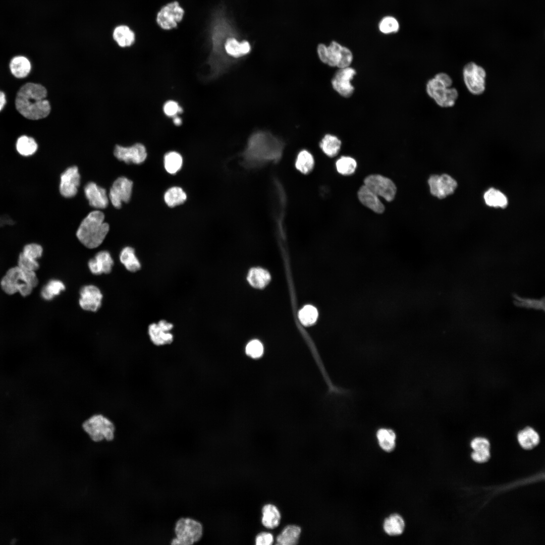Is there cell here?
I'll use <instances>...</instances> for the list:
<instances>
[{
    "label": "cell",
    "instance_id": "6da1fadb",
    "mask_svg": "<svg viewBox=\"0 0 545 545\" xmlns=\"http://www.w3.org/2000/svg\"><path fill=\"white\" fill-rule=\"evenodd\" d=\"M46 89L39 83L28 82L17 92L15 104L17 111L30 120H38L47 117L51 111L49 101L45 99Z\"/></svg>",
    "mask_w": 545,
    "mask_h": 545
},
{
    "label": "cell",
    "instance_id": "7a4b0ae2",
    "mask_svg": "<svg viewBox=\"0 0 545 545\" xmlns=\"http://www.w3.org/2000/svg\"><path fill=\"white\" fill-rule=\"evenodd\" d=\"M283 150V144L271 134L257 131L250 137L244 152L248 161H266L278 159Z\"/></svg>",
    "mask_w": 545,
    "mask_h": 545
},
{
    "label": "cell",
    "instance_id": "3957f363",
    "mask_svg": "<svg viewBox=\"0 0 545 545\" xmlns=\"http://www.w3.org/2000/svg\"><path fill=\"white\" fill-rule=\"evenodd\" d=\"M104 219L102 212L95 210L90 212L81 223L76 236L86 247L90 249L96 248L104 240L110 228Z\"/></svg>",
    "mask_w": 545,
    "mask_h": 545
},
{
    "label": "cell",
    "instance_id": "277c9868",
    "mask_svg": "<svg viewBox=\"0 0 545 545\" xmlns=\"http://www.w3.org/2000/svg\"><path fill=\"white\" fill-rule=\"evenodd\" d=\"M38 283L35 271L24 270L18 266L10 268L2 278L1 286L8 295L19 292L22 296L29 295Z\"/></svg>",
    "mask_w": 545,
    "mask_h": 545
},
{
    "label": "cell",
    "instance_id": "5b68a950",
    "mask_svg": "<svg viewBox=\"0 0 545 545\" xmlns=\"http://www.w3.org/2000/svg\"><path fill=\"white\" fill-rule=\"evenodd\" d=\"M452 84V80L448 74L439 73L427 81L426 92L439 106L451 107L458 96L457 90L450 87Z\"/></svg>",
    "mask_w": 545,
    "mask_h": 545
},
{
    "label": "cell",
    "instance_id": "8992f818",
    "mask_svg": "<svg viewBox=\"0 0 545 545\" xmlns=\"http://www.w3.org/2000/svg\"><path fill=\"white\" fill-rule=\"evenodd\" d=\"M81 426L84 432L95 443L111 442L115 437V423L101 413L92 415L82 422Z\"/></svg>",
    "mask_w": 545,
    "mask_h": 545
},
{
    "label": "cell",
    "instance_id": "52a82bcc",
    "mask_svg": "<svg viewBox=\"0 0 545 545\" xmlns=\"http://www.w3.org/2000/svg\"><path fill=\"white\" fill-rule=\"evenodd\" d=\"M317 50L320 61L331 67L347 68L350 67L353 61L351 51L335 41L328 46L324 44H319Z\"/></svg>",
    "mask_w": 545,
    "mask_h": 545
},
{
    "label": "cell",
    "instance_id": "ba28073f",
    "mask_svg": "<svg viewBox=\"0 0 545 545\" xmlns=\"http://www.w3.org/2000/svg\"><path fill=\"white\" fill-rule=\"evenodd\" d=\"M176 538L172 544L189 545L198 541L202 533V527L198 521L190 518H181L175 526Z\"/></svg>",
    "mask_w": 545,
    "mask_h": 545
},
{
    "label": "cell",
    "instance_id": "9c48e42d",
    "mask_svg": "<svg viewBox=\"0 0 545 545\" xmlns=\"http://www.w3.org/2000/svg\"><path fill=\"white\" fill-rule=\"evenodd\" d=\"M463 75L464 83L468 90L474 95H479L485 90L486 73L481 67L473 62L464 67Z\"/></svg>",
    "mask_w": 545,
    "mask_h": 545
},
{
    "label": "cell",
    "instance_id": "30bf717a",
    "mask_svg": "<svg viewBox=\"0 0 545 545\" xmlns=\"http://www.w3.org/2000/svg\"><path fill=\"white\" fill-rule=\"evenodd\" d=\"M185 11L177 1L172 2L162 7L158 12L156 21L158 25L166 30L177 26L183 18Z\"/></svg>",
    "mask_w": 545,
    "mask_h": 545
},
{
    "label": "cell",
    "instance_id": "8fae6325",
    "mask_svg": "<svg viewBox=\"0 0 545 545\" xmlns=\"http://www.w3.org/2000/svg\"><path fill=\"white\" fill-rule=\"evenodd\" d=\"M364 185L378 196L387 201H392L395 196L397 188L389 178L380 175H370L364 180Z\"/></svg>",
    "mask_w": 545,
    "mask_h": 545
},
{
    "label": "cell",
    "instance_id": "7c38bea8",
    "mask_svg": "<svg viewBox=\"0 0 545 545\" xmlns=\"http://www.w3.org/2000/svg\"><path fill=\"white\" fill-rule=\"evenodd\" d=\"M110 32L112 40L121 48L130 47L136 41V31L129 23L124 21L114 24Z\"/></svg>",
    "mask_w": 545,
    "mask_h": 545
},
{
    "label": "cell",
    "instance_id": "4fadbf2b",
    "mask_svg": "<svg viewBox=\"0 0 545 545\" xmlns=\"http://www.w3.org/2000/svg\"><path fill=\"white\" fill-rule=\"evenodd\" d=\"M356 74L355 70L351 67L339 69L332 79L333 88L342 96L350 97L354 91L351 81Z\"/></svg>",
    "mask_w": 545,
    "mask_h": 545
},
{
    "label": "cell",
    "instance_id": "5bb4252c",
    "mask_svg": "<svg viewBox=\"0 0 545 545\" xmlns=\"http://www.w3.org/2000/svg\"><path fill=\"white\" fill-rule=\"evenodd\" d=\"M132 187V181L126 177H119L115 181L109 194L110 199L115 207L120 208L122 202H129Z\"/></svg>",
    "mask_w": 545,
    "mask_h": 545
},
{
    "label": "cell",
    "instance_id": "9a60e30c",
    "mask_svg": "<svg viewBox=\"0 0 545 545\" xmlns=\"http://www.w3.org/2000/svg\"><path fill=\"white\" fill-rule=\"evenodd\" d=\"M428 183L431 194L440 199L452 194L457 186L456 181L447 174L431 175Z\"/></svg>",
    "mask_w": 545,
    "mask_h": 545
},
{
    "label": "cell",
    "instance_id": "2e32d148",
    "mask_svg": "<svg viewBox=\"0 0 545 545\" xmlns=\"http://www.w3.org/2000/svg\"><path fill=\"white\" fill-rule=\"evenodd\" d=\"M114 154L121 161L127 164H140L144 162L147 155L145 147L139 143L130 147L117 145L115 148Z\"/></svg>",
    "mask_w": 545,
    "mask_h": 545
},
{
    "label": "cell",
    "instance_id": "e0dca14e",
    "mask_svg": "<svg viewBox=\"0 0 545 545\" xmlns=\"http://www.w3.org/2000/svg\"><path fill=\"white\" fill-rule=\"evenodd\" d=\"M173 324L165 320L157 323H152L148 326V335L152 343L156 346H162L172 343L174 337L171 331Z\"/></svg>",
    "mask_w": 545,
    "mask_h": 545
},
{
    "label": "cell",
    "instance_id": "ac0fdd59",
    "mask_svg": "<svg viewBox=\"0 0 545 545\" xmlns=\"http://www.w3.org/2000/svg\"><path fill=\"white\" fill-rule=\"evenodd\" d=\"M80 176L76 166L68 168L61 176L60 192L65 197L74 196L80 185Z\"/></svg>",
    "mask_w": 545,
    "mask_h": 545
},
{
    "label": "cell",
    "instance_id": "d6986e66",
    "mask_svg": "<svg viewBox=\"0 0 545 545\" xmlns=\"http://www.w3.org/2000/svg\"><path fill=\"white\" fill-rule=\"evenodd\" d=\"M80 294L79 302L83 309L95 312L100 308L102 295L97 287L93 285L84 286Z\"/></svg>",
    "mask_w": 545,
    "mask_h": 545
},
{
    "label": "cell",
    "instance_id": "ffe728a7",
    "mask_svg": "<svg viewBox=\"0 0 545 545\" xmlns=\"http://www.w3.org/2000/svg\"><path fill=\"white\" fill-rule=\"evenodd\" d=\"M84 193L89 204L96 208H105L108 203L106 190L91 182L84 187Z\"/></svg>",
    "mask_w": 545,
    "mask_h": 545
},
{
    "label": "cell",
    "instance_id": "44dd1931",
    "mask_svg": "<svg viewBox=\"0 0 545 545\" xmlns=\"http://www.w3.org/2000/svg\"><path fill=\"white\" fill-rule=\"evenodd\" d=\"M113 264L114 261L107 251L99 252L88 262V266L91 272L96 275L110 273L112 271Z\"/></svg>",
    "mask_w": 545,
    "mask_h": 545
},
{
    "label": "cell",
    "instance_id": "7402d4cb",
    "mask_svg": "<svg viewBox=\"0 0 545 545\" xmlns=\"http://www.w3.org/2000/svg\"><path fill=\"white\" fill-rule=\"evenodd\" d=\"M357 194L359 201L364 206L377 213L384 211L385 206L378 196L365 185L360 187Z\"/></svg>",
    "mask_w": 545,
    "mask_h": 545
},
{
    "label": "cell",
    "instance_id": "603a6c76",
    "mask_svg": "<svg viewBox=\"0 0 545 545\" xmlns=\"http://www.w3.org/2000/svg\"><path fill=\"white\" fill-rule=\"evenodd\" d=\"M224 50L229 56L238 58L248 54L251 50V46L246 40L239 42L234 37H230L225 40Z\"/></svg>",
    "mask_w": 545,
    "mask_h": 545
},
{
    "label": "cell",
    "instance_id": "cb8c5ba5",
    "mask_svg": "<svg viewBox=\"0 0 545 545\" xmlns=\"http://www.w3.org/2000/svg\"><path fill=\"white\" fill-rule=\"evenodd\" d=\"M281 515L279 509L271 504H267L262 508L261 523L266 528L274 529L281 522Z\"/></svg>",
    "mask_w": 545,
    "mask_h": 545
},
{
    "label": "cell",
    "instance_id": "d4e9b609",
    "mask_svg": "<svg viewBox=\"0 0 545 545\" xmlns=\"http://www.w3.org/2000/svg\"><path fill=\"white\" fill-rule=\"evenodd\" d=\"M9 68L15 77L21 79L28 75L31 69V65L26 57L18 56L13 58L11 60Z\"/></svg>",
    "mask_w": 545,
    "mask_h": 545
},
{
    "label": "cell",
    "instance_id": "484cf974",
    "mask_svg": "<svg viewBox=\"0 0 545 545\" xmlns=\"http://www.w3.org/2000/svg\"><path fill=\"white\" fill-rule=\"evenodd\" d=\"M301 533L300 527L296 525H289L286 526L277 537V543L279 545L296 544Z\"/></svg>",
    "mask_w": 545,
    "mask_h": 545
},
{
    "label": "cell",
    "instance_id": "4316f807",
    "mask_svg": "<svg viewBox=\"0 0 545 545\" xmlns=\"http://www.w3.org/2000/svg\"><path fill=\"white\" fill-rule=\"evenodd\" d=\"M376 437L379 447L384 451L391 452L395 449L396 434L393 429L380 428L376 431Z\"/></svg>",
    "mask_w": 545,
    "mask_h": 545
},
{
    "label": "cell",
    "instance_id": "83f0119b",
    "mask_svg": "<svg viewBox=\"0 0 545 545\" xmlns=\"http://www.w3.org/2000/svg\"><path fill=\"white\" fill-rule=\"evenodd\" d=\"M518 441L524 449L530 450L535 447L540 441L538 433L532 427L527 426L521 430L517 434Z\"/></svg>",
    "mask_w": 545,
    "mask_h": 545
},
{
    "label": "cell",
    "instance_id": "f1b7e54d",
    "mask_svg": "<svg viewBox=\"0 0 545 545\" xmlns=\"http://www.w3.org/2000/svg\"><path fill=\"white\" fill-rule=\"evenodd\" d=\"M405 526L404 520L397 514H393L388 517L383 524L385 532L391 536L401 534L404 530Z\"/></svg>",
    "mask_w": 545,
    "mask_h": 545
},
{
    "label": "cell",
    "instance_id": "f546056e",
    "mask_svg": "<svg viewBox=\"0 0 545 545\" xmlns=\"http://www.w3.org/2000/svg\"><path fill=\"white\" fill-rule=\"evenodd\" d=\"M247 279L253 287L262 289L265 287L270 280L269 272L261 268H252L248 272Z\"/></svg>",
    "mask_w": 545,
    "mask_h": 545
},
{
    "label": "cell",
    "instance_id": "4dcf8cb0",
    "mask_svg": "<svg viewBox=\"0 0 545 545\" xmlns=\"http://www.w3.org/2000/svg\"><path fill=\"white\" fill-rule=\"evenodd\" d=\"M319 145L324 153L330 157H333L338 154L341 146V141L336 136L326 134L321 140Z\"/></svg>",
    "mask_w": 545,
    "mask_h": 545
},
{
    "label": "cell",
    "instance_id": "1f68e13d",
    "mask_svg": "<svg viewBox=\"0 0 545 545\" xmlns=\"http://www.w3.org/2000/svg\"><path fill=\"white\" fill-rule=\"evenodd\" d=\"M120 259L126 269L131 272H135L141 268V264L135 255L134 249L131 247H126L122 250Z\"/></svg>",
    "mask_w": 545,
    "mask_h": 545
},
{
    "label": "cell",
    "instance_id": "d6a6232c",
    "mask_svg": "<svg viewBox=\"0 0 545 545\" xmlns=\"http://www.w3.org/2000/svg\"><path fill=\"white\" fill-rule=\"evenodd\" d=\"M187 196L183 190L179 187H171L165 192L164 200L168 206L173 207L183 203Z\"/></svg>",
    "mask_w": 545,
    "mask_h": 545
},
{
    "label": "cell",
    "instance_id": "836d02e7",
    "mask_svg": "<svg viewBox=\"0 0 545 545\" xmlns=\"http://www.w3.org/2000/svg\"><path fill=\"white\" fill-rule=\"evenodd\" d=\"M16 146L18 152L25 156L34 154L38 147L35 140L32 137L26 135H22L18 138Z\"/></svg>",
    "mask_w": 545,
    "mask_h": 545
},
{
    "label": "cell",
    "instance_id": "e575fe53",
    "mask_svg": "<svg viewBox=\"0 0 545 545\" xmlns=\"http://www.w3.org/2000/svg\"><path fill=\"white\" fill-rule=\"evenodd\" d=\"M484 199L485 203L489 206L504 208L508 204L506 196L500 191L493 188L485 192Z\"/></svg>",
    "mask_w": 545,
    "mask_h": 545
},
{
    "label": "cell",
    "instance_id": "d590c367",
    "mask_svg": "<svg viewBox=\"0 0 545 545\" xmlns=\"http://www.w3.org/2000/svg\"><path fill=\"white\" fill-rule=\"evenodd\" d=\"M314 166V160L312 155L307 150H301L298 154L295 167L301 173H309Z\"/></svg>",
    "mask_w": 545,
    "mask_h": 545
},
{
    "label": "cell",
    "instance_id": "8d00e7d4",
    "mask_svg": "<svg viewBox=\"0 0 545 545\" xmlns=\"http://www.w3.org/2000/svg\"><path fill=\"white\" fill-rule=\"evenodd\" d=\"M164 167L168 173L175 174L182 168L183 158L181 155L176 151H170L165 154L164 157Z\"/></svg>",
    "mask_w": 545,
    "mask_h": 545
},
{
    "label": "cell",
    "instance_id": "74e56055",
    "mask_svg": "<svg viewBox=\"0 0 545 545\" xmlns=\"http://www.w3.org/2000/svg\"><path fill=\"white\" fill-rule=\"evenodd\" d=\"M336 167L339 173L348 176L355 172L357 162L355 159L351 157L343 156L337 160Z\"/></svg>",
    "mask_w": 545,
    "mask_h": 545
},
{
    "label": "cell",
    "instance_id": "f35d334b",
    "mask_svg": "<svg viewBox=\"0 0 545 545\" xmlns=\"http://www.w3.org/2000/svg\"><path fill=\"white\" fill-rule=\"evenodd\" d=\"M65 289V286L62 282L52 280L43 287L41 295L42 298L45 300H49L54 296L58 295L60 292Z\"/></svg>",
    "mask_w": 545,
    "mask_h": 545
},
{
    "label": "cell",
    "instance_id": "ab89813d",
    "mask_svg": "<svg viewBox=\"0 0 545 545\" xmlns=\"http://www.w3.org/2000/svg\"><path fill=\"white\" fill-rule=\"evenodd\" d=\"M298 317L302 324L310 326L316 322L318 317V312L315 307L307 305L299 311Z\"/></svg>",
    "mask_w": 545,
    "mask_h": 545
},
{
    "label": "cell",
    "instance_id": "60d3db41",
    "mask_svg": "<svg viewBox=\"0 0 545 545\" xmlns=\"http://www.w3.org/2000/svg\"><path fill=\"white\" fill-rule=\"evenodd\" d=\"M264 348L262 344L258 340H252L246 345L245 353L253 359H258L263 354Z\"/></svg>",
    "mask_w": 545,
    "mask_h": 545
},
{
    "label": "cell",
    "instance_id": "b9f144b4",
    "mask_svg": "<svg viewBox=\"0 0 545 545\" xmlns=\"http://www.w3.org/2000/svg\"><path fill=\"white\" fill-rule=\"evenodd\" d=\"M379 29L382 33L385 34L396 32L399 29V24L395 18L387 16L380 22Z\"/></svg>",
    "mask_w": 545,
    "mask_h": 545
},
{
    "label": "cell",
    "instance_id": "7bdbcfd3",
    "mask_svg": "<svg viewBox=\"0 0 545 545\" xmlns=\"http://www.w3.org/2000/svg\"><path fill=\"white\" fill-rule=\"evenodd\" d=\"M42 247L36 243H31L24 247L22 254L27 258L36 260L42 254Z\"/></svg>",
    "mask_w": 545,
    "mask_h": 545
},
{
    "label": "cell",
    "instance_id": "ee69618b",
    "mask_svg": "<svg viewBox=\"0 0 545 545\" xmlns=\"http://www.w3.org/2000/svg\"><path fill=\"white\" fill-rule=\"evenodd\" d=\"M18 266L24 270L33 271H35L39 267V265L37 260L27 258L22 252L19 255Z\"/></svg>",
    "mask_w": 545,
    "mask_h": 545
},
{
    "label": "cell",
    "instance_id": "f6af8a7d",
    "mask_svg": "<svg viewBox=\"0 0 545 545\" xmlns=\"http://www.w3.org/2000/svg\"><path fill=\"white\" fill-rule=\"evenodd\" d=\"M515 299V302L518 306L527 308L543 309V300L522 298L518 296H516Z\"/></svg>",
    "mask_w": 545,
    "mask_h": 545
},
{
    "label": "cell",
    "instance_id": "bcb514c9",
    "mask_svg": "<svg viewBox=\"0 0 545 545\" xmlns=\"http://www.w3.org/2000/svg\"><path fill=\"white\" fill-rule=\"evenodd\" d=\"M183 111V108L175 100H168L163 105V112L169 117L173 118L178 114L182 113Z\"/></svg>",
    "mask_w": 545,
    "mask_h": 545
},
{
    "label": "cell",
    "instance_id": "7dc6e473",
    "mask_svg": "<svg viewBox=\"0 0 545 545\" xmlns=\"http://www.w3.org/2000/svg\"><path fill=\"white\" fill-rule=\"evenodd\" d=\"M471 447L474 451L489 450L490 444L488 441L482 437H476L471 442Z\"/></svg>",
    "mask_w": 545,
    "mask_h": 545
},
{
    "label": "cell",
    "instance_id": "c3c4849f",
    "mask_svg": "<svg viewBox=\"0 0 545 545\" xmlns=\"http://www.w3.org/2000/svg\"><path fill=\"white\" fill-rule=\"evenodd\" d=\"M255 541L257 545H270L274 542V537L269 532H262L257 535Z\"/></svg>",
    "mask_w": 545,
    "mask_h": 545
},
{
    "label": "cell",
    "instance_id": "681fc988",
    "mask_svg": "<svg viewBox=\"0 0 545 545\" xmlns=\"http://www.w3.org/2000/svg\"><path fill=\"white\" fill-rule=\"evenodd\" d=\"M471 457L474 461L477 463H482L486 462L490 458L489 451H474L471 454Z\"/></svg>",
    "mask_w": 545,
    "mask_h": 545
},
{
    "label": "cell",
    "instance_id": "f907efd6",
    "mask_svg": "<svg viewBox=\"0 0 545 545\" xmlns=\"http://www.w3.org/2000/svg\"><path fill=\"white\" fill-rule=\"evenodd\" d=\"M6 103V98L5 93L0 90V112L4 107Z\"/></svg>",
    "mask_w": 545,
    "mask_h": 545
},
{
    "label": "cell",
    "instance_id": "816d5d0a",
    "mask_svg": "<svg viewBox=\"0 0 545 545\" xmlns=\"http://www.w3.org/2000/svg\"><path fill=\"white\" fill-rule=\"evenodd\" d=\"M172 118L173 122L175 125L179 126L182 124V120L180 117L176 116Z\"/></svg>",
    "mask_w": 545,
    "mask_h": 545
}]
</instances>
